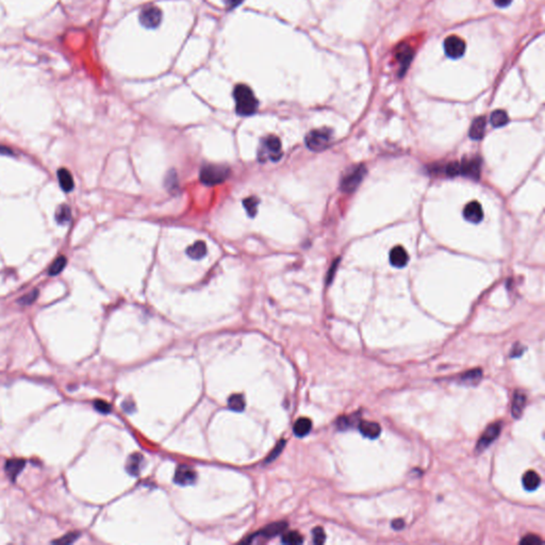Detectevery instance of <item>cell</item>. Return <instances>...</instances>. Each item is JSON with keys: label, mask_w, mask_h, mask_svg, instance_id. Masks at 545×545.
<instances>
[{"label": "cell", "mask_w": 545, "mask_h": 545, "mask_svg": "<svg viewBox=\"0 0 545 545\" xmlns=\"http://www.w3.org/2000/svg\"><path fill=\"white\" fill-rule=\"evenodd\" d=\"M511 1H512V0H494V3L498 7H506V6H508L511 3Z\"/></svg>", "instance_id": "f35d334b"}, {"label": "cell", "mask_w": 545, "mask_h": 545, "mask_svg": "<svg viewBox=\"0 0 545 545\" xmlns=\"http://www.w3.org/2000/svg\"><path fill=\"white\" fill-rule=\"evenodd\" d=\"M502 430V424L500 422L494 423L490 425L486 431L482 433L479 441L477 442L476 445V451L477 453H481L482 450L486 449L491 443L500 435Z\"/></svg>", "instance_id": "ba28073f"}, {"label": "cell", "mask_w": 545, "mask_h": 545, "mask_svg": "<svg viewBox=\"0 0 545 545\" xmlns=\"http://www.w3.org/2000/svg\"><path fill=\"white\" fill-rule=\"evenodd\" d=\"M444 50L447 57H449L450 59H459L465 52V43L461 37L457 35H450L445 38Z\"/></svg>", "instance_id": "8992f818"}, {"label": "cell", "mask_w": 545, "mask_h": 545, "mask_svg": "<svg viewBox=\"0 0 545 545\" xmlns=\"http://www.w3.org/2000/svg\"><path fill=\"white\" fill-rule=\"evenodd\" d=\"M94 407H95V409H96L98 412H100V413L107 414V413H110V412H111V406H110V404H108V403L105 402V401H101V400L95 401V403H94Z\"/></svg>", "instance_id": "e575fe53"}, {"label": "cell", "mask_w": 545, "mask_h": 545, "mask_svg": "<svg viewBox=\"0 0 545 545\" xmlns=\"http://www.w3.org/2000/svg\"><path fill=\"white\" fill-rule=\"evenodd\" d=\"M396 59L400 63L401 68V76H403L406 73L407 68L409 67L412 59H413V49H412L408 44H401L399 48L396 50Z\"/></svg>", "instance_id": "30bf717a"}, {"label": "cell", "mask_w": 545, "mask_h": 545, "mask_svg": "<svg viewBox=\"0 0 545 545\" xmlns=\"http://www.w3.org/2000/svg\"><path fill=\"white\" fill-rule=\"evenodd\" d=\"M486 118L485 116H479V118H476L472 125H471V128H470V131H469V136L472 139H475V141H478V139H481L482 137H484L485 136V132H486Z\"/></svg>", "instance_id": "9a60e30c"}, {"label": "cell", "mask_w": 545, "mask_h": 545, "mask_svg": "<svg viewBox=\"0 0 545 545\" xmlns=\"http://www.w3.org/2000/svg\"><path fill=\"white\" fill-rule=\"evenodd\" d=\"M359 430L364 435V437L370 439L378 438L381 432V428L379 424L375 422H369V421H362L359 424Z\"/></svg>", "instance_id": "ac0fdd59"}, {"label": "cell", "mask_w": 545, "mask_h": 545, "mask_svg": "<svg viewBox=\"0 0 545 545\" xmlns=\"http://www.w3.org/2000/svg\"><path fill=\"white\" fill-rule=\"evenodd\" d=\"M312 535H313V542L315 544H323L326 540V535H325V532L323 531L322 527H316L313 529L312 532Z\"/></svg>", "instance_id": "8d00e7d4"}, {"label": "cell", "mask_w": 545, "mask_h": 545, "mask_svg": "<svg viewBox=\"0 0 545 545\" xmlns=\"http://www.w3.org/2000/svg\"><path fill=\"white\" fill-rule=\"evenodd\" d=\"M303 542L302 536L297 532H290L282 537V543L284 544H301Z\"/></svg>", "instance_id": "f546056e"}, {"label": "cell", "mask_w": 545, "mask_h": 545, "mask_svg": "<svg viewBox=\"0 0 545 545\" xmlns=\"http://www.w3.org/2000/svg\"><path fill=\"white\" fill-rule=\"evenodd\" d=\"M463 216L466 221L473 224H477L484 219V211H482L481 205L477 201H471L465 206L463 210Z\"/></svg>", "instance_id": "8fae6325"}, {"label": "cell", "mask_w": 545, "mask_h": 545, "mask_svg": "<svg viewBox=\"0 0 545 545\" xmlns=\"http://www.w3.org/2000/svg\"><path fill=\"white\" fill-rule=\"evenodd\" d=\"M482 377V372L480 369H475V370H472L470 372H466L464 373L461 379L463 383L465 384H473V385H476L478 384V381L480 380V378Z\"/></svg>", "instance_id": "83f0119b"}, {"label": "cell", "mask_w": 545, "mask_h": 545, "mask_svg": "<svg viewBox=\"0 0 545 545\" xmlns=\"http://www.w3.org/2000/svg\"><path fill=\"white\" fill-rule=\"evenodd\" d=\"M78 538H79V534H78V533H71V534L65 535L64 537H62V538L59 539V540L53 541V543H56V544H65V545H67V544H72V543H74Z\"/></svg>", "instance_id": "d6a6232c"}, {"label": "cell", "mask_w": 545, "mask_h": 545, "mask_svg": "<svg viewBox=\"0 0 545 545\" xmlns=\"http://www.w3.org/2000/svg\"><path fill=\"white\" fill-rule=\"evenodd\" d=\"M282 157V146L279 137L269 136L261 139L258 150V160L262 163L267 161L276 162Z\"/></svg>", "instance_id": "7a4b0ae2"}, {"label": "cell", "mask_w": 545, "mask_h": 545, "mask_svg": "<svg viewBox=\"0 0 545 545\" xmlns=\"http://www.w3.org/2000/svg\"><path fill=\"white\" fill-rule=\"evenodd\" d=\"M522 481H523V486L527 491H535L536 489L539 488L541 484V478L535 471H528L524 474Z\"/></svg>", "instance_id": "44dd1931"}, {"label": "cell", "mask_w": 545, "mask_h": 545, "mask_svg": "<svg viewBox=\"0 0 545 545\" xmlns=\"http://www.w3.org/2000/svg\"><path fill=\"white\" fill-rule=\"evenodd\" d=\"M521 544L524 545H538L543 544V541L540 539V537L536 535H527L523 539L521 540Z\"/></svg>", "instance_id": "d590c367"}, {"label": "cell", "mask_w": 545, "mask_h": 545, "mask_svg": "<svg viewBox=\"0 0 545 545\" xmlns=\"http://www.w3.org/2000/svg\"><path fill=\"white\" fill-rule=\"evenodd\" d=\"M259 199L257 197H248L243 200V206L245 207L248 215L254 217L257 214V207L259 205Z\"/></svg>", "instance_id": "f1b7e54d"}, {"label": "cell", "mask_w": 545, "mask_h": 545, "mask_svg": "<svg viewBox=\"0 0 545 545\" xmlns=\"http://www.w3.org/2000/svg\"><path fill=\"white\" fill-rule=\"evenodd\" d=\"M228 407L237 412L243 411L245 408V401L243 395L241 394H233L229 397L228 400Z\"/></svg>", "instance_id": "4316f807"}, {"label": "cell", "mask_w": 545, "mask_h": 545, "mask_svg": "<svg viewBox=\"0 0 545 545\" xmlns=\"http://www.w3.org/2000/svg\"><path fill=\"white\" fill-rule=\"evenodd\" d=\"M186 254H188V256L193 260L202 259L207 255L206 243L202 242V241H197V242H195L188 248Z\"/></svg>", "instance_id": "7402d4cb"}, {"label": "cell", "mask_w": 545, "mask_h": 545, "mask_svg": "<svg viewBox=\"0 0 545 545\" xmlns=\"http://www.w3.org/2000/svg\"><path fill=\"white\" fill-rule=\"evenodd\" d=\"M25 465L26 461L22 460V459H11V460L6 461L4 470L9 478L14 481L21 473V471L24 470Z\"/></svg>", "instance_id": "5bb4252c"}, {"label": "cell", "mask_w": 545, "mask_h": 545, "mask_svg": "<svg viewBox=\"0 0 545 545\" xmlns=\"http://www.w3.org/2000/svg\"><path fill=\"white\" fill-rule=\"evenodd\" d=\"M461 174V165L460 163L454 161L450 162L446 166V175L448 177H457Z\"/></svg>", "instance_id": "1f68e13d"}, {"label": "cell", "mask_w": 545, "mask_h": 545, "mask_svg": "<svg viewBox=\"0 0 545 545\" xmlns=\"http://www.w3.org/2000/svg\"><path fill=\"white\" fill-rule=\"evenodd\" d=\"M286 527H287V524L285 523V522H276V523H272L268 525L267 527H264L259 534H257V536H260V538L271 539L280 534H282L285 531Z\"/></svg>", "instance_id": "4fadbf2b"}, {"label": "cell", "mask_w": 545, "mask_h": 545, "mask_svg": "<svg viewBox=\"0 0 545 545\" xmlns=\"http://www.w3.org/2000/svg\"><path fill=\"white\" fill-rule=\"evenodd\" d=\"M197 479V474L189 465H180L176 470L174 481L179 486H191Z\"/></svg>", "instance_id": "9c48e42d"}, {"label": "cell", "mask_w": 545, "mask_h": 545, "mask_svg": "<svg viewBox=\"0 0 545 545\" xmlns=\"http://www.w3.org/2000/svg\"><path fill=\"white\" fill-rule=\"evenodd\" d=\"M284 444H285V442H284V441H280V442L278 443V444L276 445V447H275L274 449H272V451L270 454V456L267 458L266 462L271 463V462L274 461L275 459L280 455V453H281V450H282L283 447H284Z\"/></svg>", "instance_id": "836d02e7"}, {"label": "cell", "mask_w": 545, "mask_h": 545, "mask_svg": "<svg viewBox=\"0 0 545 545\" xmlns=\"http://www.w3.org/2000/svg\"><path fill=\"white\" fill-rule=\"evenodd\" d=\"M58 179L61 189L64 192H71L74 189V179L72 174L66 168H60L58 170Z\"/></svg>", "instance_id": "ffe728a7"}, {"label": "cell", "mask_w": 545, "mask_h": 545, "mask_svg": "<svg viewBox=\"0 0 545 545\" xmlns=\"http://www.w3.org/2000/svg\"><path fill=\"white\" fill-rule=\"evenodd\" d=\"M365 175H367V168L363 165L355 166L342 178L340 189L344 193H353L359 186Z\"/></svg>", "instance_id": "5b68a950"}, {"label": "cell", "mask_w": 545, "mask_h": 545, "mask_svg": "<svg viewBox=\"0 0 545 545\" xmlns=\"http://www.w3.org/2000/svg\"><path fill=\"white\" fill-rule=\"evenodd\" d=\"M391 526L393 527V529H395V531H401V529H403L405 526V522L402 519H396L392 522Z\"/></svg>", "instance_id": "74e56055"}, {"label": "cell", "mask_w": 545, "mask_h": 545, "mask_svg": "<svg viewBox=\"0 0 545 545\" xmlns=\"http://www.w3.org/2000/svg\"><path fill=\"white\" fill-rule=\"evenodd\" d=\"M72 213L71 209H69L66 205H61L58 207L56 211V221L60 225H66L69 221H71Z\"/></svg>", "instance_id": "484cf974"}, {"label": "cell", "mask_w": 545, "mask_h": 545, "mask_svg": "<svg viewBox=\"0 0 545 545\" xmlns=\"http://www.w3.org/2000/svg\"><path fill=\"white\" fill-rule=\"evenodd\" d=\"M490 122H491L492 126L495 128L503 127L505 126V125H507V123L509 122L508 114L504 110H496L492 112L491 116H490Z\"/></svg>", "instance_id": "cb8c5ba5"}, {"label": "cell", "mask_w": 545, "mask_h": 545, "mask_svg": "<svg viewBox=\"0 0 545 545\" xmlns=\"http://www.w3.org/2000/svg\"><path fill=\"white\" fill-rule=\"evenodd\" d=\"M66 264H67L66 257H64V256H59L58 258L54 259V261L52 262V264L49 267L48 275H49V276H57V275H59L60 272L65 269Z\"/></svg>", "instance_id": "d4e9b609"}, {"label": "cell", "mask_w": 545, "mask_h": 545, "mask_svg": "<svg viewBox=\"0 0 545 545\" xmlns=\"http://www.w3.org/2000/svg\"><path fill=\"white\" fill-rule=\"evenodd\" d=\"M332 139V131L328 128H320L310 131L306 136V146L312 151H322L329 146Z\"/></svg>", "instance_id": "277c9868"}, {"label": "cell", "mask_w": 545, "mask_h": 545, "mask_svg": "<svg viewBox=\"0 0 545 545\" xmlns=\"http://www.w3.org/2000/svg\"><path fill=\"white\" fill-rule=\"evenodd\" d=\"M162 19V12L159 7L155 6H147L142 10L141 14H139V21L141 24L146 27L153 29L160 25Z\"/></svg>", "instance_id": "52a82bcc"}, {"label": "cell", "mask_w": 545, "mask_h": 545, "mask_svg": "<svg viewBox=\"0 0 545 545\" xmlns=\"http://www.w3.org/2000/svg\"><path fill=\"white\" fill-rule=\"evenodd\" d=\"M526 405V396L520 391H517L513 397L512 401V407H511V413L515 418H519L522 415Z\"/></svg>", "instance_id": "d6986e66"}, {"label": "cell", "mask_w": 545, "mask_h": 545, "mask_svg": "<svg viewBox=\"0 0 545 545\" xmlns=\"http://www.w3.org/2000/svg\"><path fill=\"white\" fill-rule=\"evenodd\" d=\"M408 254L402 246L394 247L390 253V262L395 268H404L408 263Z\"/></svg>", "instance_id": "2e32d148"}, {"label": "cell", "mask_w": 545, "mask_h": 545, "mask_svg": "<svg viewBox=\"0 0 545 545\" xmlns=\"http://www.w3.org/2000/svg\"><path fill=\"white\" fill-rule=\"evenodd\" d=\"M311 428H312V422L307 417H300L295 422L293 431L297 437H305L310 432Z\"/></svg>", "instance_id": "603a6c76"}, {"label": "cell", "mask_w": 545, "mask_h": 545, "mask_svg": "<svg viewBox=\"0 0 545 545\" xmlns=\"http://www.w3.org/2000/svg\"><path fill=\"white\" fill-rule=\"evenodd\" d=\"M0 153H2V154H11V153H12V150H11L10 148H7V147L0 146Z\"/></svg>", "instance_id": "ab89813d"}, {"label": "cell", "mask_w": 545, "mask_h": 545, "mask_svg": "<svg viewBox=\"0 0 545 545\" xmlns=\"http://www.w3.org/2000/svg\"><path fill=\"white\" fill-rule=\"evenodd\" d=\"M231 170L228 166L210 164L201 168L199 179L205 185L214 186L224 183L229 178Z\"/></svg>", "instance_id": "3957f363"}, {"label": "cell", "mask_w": 545, "mask_h": 545, "mask_svg": "<svg viewBox=\"0 0 545 545\" xmlns=\"http://www.w3.org/2000/svg\"><path fill=\"white\" fill-rule=\"evenodd\" d=\"M144 462H145V459L141 454H138V453L132 454L128 458V461H127V464H126L127 472L130 475H132V476H137V475L139 474V472H141L142 468H143Z\"/></svg>", "instance_id": "e0dca14e"}, {"label": "cell", "mask_w": 545, "mask_h": 545, "mask_svg": "<svg viewBox=\"0 0 545 545\" xmlns=\"http://www.w3.org/2000/svg\"><path fill=\"white\" fill-rule=\"evenodd\" d=\"M233 97L236 100V111L241 116L253 115L258 109V99L252 89L245 84L237 85L233 91Z\"/></svg>", "instance_id": "6da1fadb"}, {"label": "cell", "mask_w": 545, "mask_h": 545, "mask_svg": "<svg viewBox=\"0 0 545 545\" xmlns=\"http://www.w3.org/2000/svg\"><path fill=\"white\" fill-rule=\"evenodd\" d=\"M461 165V174L473 179H478L480 175V160L474 158L464 160Z\"/></svg>", "instance_id": "7c38bea8"}, {"label": "cell", "mask_w": 545, "mask_h": 545, "mask_svg": "<svg viewBox=\"0 0 545 545\" xmlns=\"http://www.w3.org/2000/svg\"><path fill=\"white\" fill-rule=\"evenodd\" d=\"M241 1H242V0H227V2H228V3L230 4V6H231V7H233V6H236V5H237V4H239V3L241 2Z\"/></svg>", "instance_id": "60d3db41"}, {"label": "cell", "mask_w": 545, "mask_h": 545, "mask_svg": "<svg viewBox=\"0 0 545 545\" xmlns=\"http://www.w3.org/2000/svg\"><path fill=\"white\" fill-rule=\"evenodd\" d=\"M37 297H38V290L35 289V290H32L31 292H29L28 294L24 295V296H21L17 300V302L21 306H29V305H32V303L36 300Z\"/></svg>", "instance_id": "4dcf8cb0"}]
</instances>
